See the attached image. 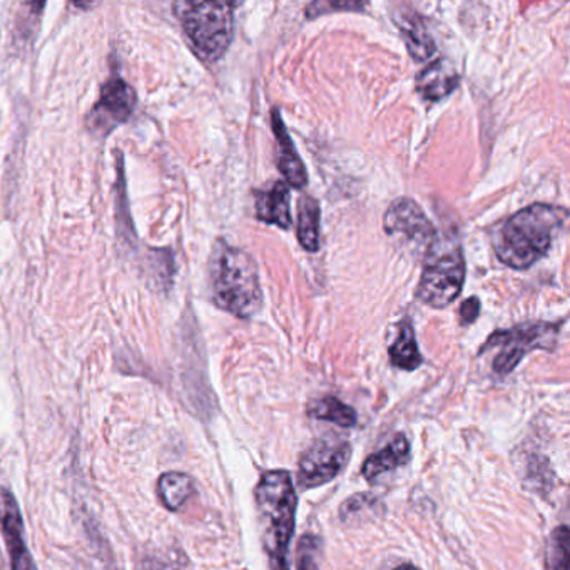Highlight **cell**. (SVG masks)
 I'll return each mask as SVG.
<instances>
[{"label": "cell", "instance_id": "6da1fadb", "mask_svg": "<svg viewBox=\"0 0 570 570\" xmlns=\"http://www.w3.org/2000/svg\"><path fill=\"white\" fill-rule=\"evenodd\" d=\"M566 219L562 206L535 203L520 209L493 233L497 258L513 269L530 268L549 253L553 235Z\"/></svg>", "mask_w": 570, "mask_h": 570}, {"label": "cell", "instance_id": "7a4b0ae2", "mask_svg": "<svg viewBox=\"0 0 570 570\" xmlns=\"http://www.w3.org/2000/svg\"><path fill=\"white\" fill-rule=\"evenodd\" d=\"M256 517L269 570L289 569V547L296 525V497L292 473L269 470L255 489Z\"/></svg>", "mask_w": 570, "mask_h": 570}, {"label": "cell", "instance_id": "3957f363", "mask_svg": "<svg viewBox=\"0 0 570 570\" xmlns=\"http://www.w3.org/2000/svg\"><path fill=\"white\" fill-rule=\"evenodd\" d=\"M213 299L238 318H252L263 305L258 266L252 255L218 239L209 262Z\"/></svg>", "mask_w": 570, "mask_h": 570}, {"label": "cell", "instance_id": "277c9868", "mask_svg": "<svg viewBox=\"0 0 570 570\" xmlns=\"http://www.w3.org/2000/svg\"><path fill=\"white\" fill-rule=\"evenodd\" d=\"M173 9L199 59L212 65L226 55L235 36V4L176 2Z\"/></svg>", "mask_w": 570, "mask_h": 570}, {"label": "cell", "instance_id": "5b68a950", "mask_svg": "<svg viewBox=\"0 0 570 570\" xmlns=\"http://www.w3.org/2000/svg\"><path fill=\"white\" fill-rule=\"evenodd\" d=\"M465 279V259L459 243L440 248L433 245L426 255L416 296L432 308H445L459 298Z\"/></svg>", "mask_w": 570, "mask_h": 570}, {"label": "cell", "instance_id": "8992f818", "mask_svg": "<svg viewBox=\"0 0 570 570\" xmlns=\"http://www.w3.org/2000/svg\"><path fill=\"white\" fill-rule=\"evenodd\" d=\"M560 325L552 323H535V325L517 326L507 332H497L490 336L483 350L500 348L493 360V372L509 375L517 368L523 356L533 350H552L559 336Z\"/></svg>", "mask_w": 570, "mask_h": 570}, {"label": "cell", "instance_id": "52a82bcc", "mask_svg": "<svg viewBox=\"0 0 570 570\" xmlns=\"http://www.w3.org/2000/svg\"><path fill=\"white\" fill-rule=\"evenodd\" d=\"M352 456V445L336 436H325L313 442L302 453L298 462V487L302 490L318 489L332 482L345 469Z\"/></svg>", "mask_w": 570, "mask_h": 570}, {"label": "cell", "instance_id": "ba28073f", "mask_svg": "<svg viewBox=\"0 0 570 570\" xmlns=\"http://www.w3.org/2000/svg\"><path fill=\"white\" fill-rule=\"evenodd\" d=\"M383 228L386 235L399 242L410 243L413 252H423L425 255H429L436 243V232L432 222L413 199H395L383 219Z\"/></svg>", "mask_w": 570, "mask_h": 570}, {"label": "cell", "instance_id": "9c48e42d", "mask_svg": "<svg viewBox=\"0 0 570 570\" xmlns=\"http://www.w3.org/2000/svg\"><path fill=\"white\" fill-rule=\"evenodd\" d=\"M135 89L122 78H111L101 89V98L89 112L86 122L95 135L108 136L112 129L131 118L136 108Z\"/></svg>", "mask_w": 570, "mask_h": 570}, {"label": "cell", "instance_id": "30bf717a", "mask_svg": "<svg viewBox=\"0 0 570 570\" xmlns=\"http://www.w3.org/2000/svg\"><path fill=\"white\" fill-rule=\"evenodd\" d=\"M0 532L6 540L12 570H36L35 559L26 542L24 520L18 499L11 490H0Z\"/></svg>", "mask_w": 570, "mask_h": 570}, {"label": "cell", "instance_id": "8fae6325", "mask_svg": "<svg viewBox=\"0 0 570 570\" xmlns=\"http://www.w3.org/2000/svg\"><path fill=\"white\" fill-rule=\"evenodd\" d=\"M272 126L276 142H278V169L285 176L286 185L293 186L295 189L305 188L308 185L305 165L296 153L278 109H273Z\"/></svg>", "mask_w": 570, "mask_h": 570}, {"label": "cell", "instance_id": "7c38bea8", "mask_svg": "<svg viewBox=\"0 0 570 570\" xmlns=\"http://www.w3.org/2000/svg\"><path fill=\"white\" fill-rule=\"evenodd\" d=\"M459 82L460 76L452 62L446 59H436L420 72L416 78V89L426 101H440L452 95Z\"/></svg>", "mask_w": 570, "mask_h": 570}, {"label": "cell", "instance_id": "4fadbf2b", "mask_svg": "<svg viewBox=\"0 0 570 570\" xmlns=\"http://www.w3.org/2000/svg\"><path fill=\"white\" fill-rule=\"evenodd\" d=\"M256 198V216L259 222L276 225L282 229L292 228L289 186L285 181H276L268 191L258 193Z\"/></svg>", "mask_w": 570, "mask_h": 570}, {"label": "cell", "instance_id": "5bb4252c", "mask_svg": "<svg viewBox=\"0 0 570 570\" xmlns=\"http://www.w3.org/2000/svg\"><path fill=\"white\" fill-rule=\"evenodd\" d=\"M399 14L395 21L396 24H399L403 39H405L410 56H412L416 62L429 61V59L435 55L436 48L429 29H426L425 22H423V19L420 18L416 12H405V14L399 12Z\"/></svg>", "mask_w": 570, "mask_h": 570}, {"label": "cell", "instance_id": "9a60e30c", "mask_svg": "<svg viewBox=\"0 0 570 570\" xmlns=\"http://www.w3.org/2000/svg\"><path fill=\"white\" fill-rule=\"evenodd\" d=\"M410 459V443L405 435H396L390 440L389 445L380 452L373 453L365 460L362 466L363 476L366 480L379 479L380 475L392 472L399 466L405 465Z\"/></svg>", "mask_w": 570, "mask_h": 570}, {"label": "cell", "instance_id": "2e32d148", "mask_svg": "<svg viewBox=\"0 0 570 570\" xmlns=\"http://www.w3.org/2000/svg\"><path fill=\"white\" fill-rule=\"evenodd\" d=\"M390 360L396 368L406 370V372H413L422 365L423 356L420 353L419 343H416L415 332H413L410 320H403L400 323L399 336H396L395 343L390 346Z\"/></svg>", "mask_w": 570, "mask_h": 570}, {"label": "cell", "instance_id": "e0dca14e", "mask_svg": "<svg viewBox=\"0 0 570 570\" xmlns=\"http://www.w3.org/2000/svg\"><path fill=\"white\" fill-rule=\"evenodd\" d=\"M195 493V482L186 473L169 472L158 480V495L166 509L176 512Z\"/></svg>", "mask_w": 570, "mask_h": 570}, {"label": "cell", "instance_id": "ac0fdd59", "mask_svg": "<svg viewBox=\"0 0 570 570\" xmlns=\"http://www.w3.org/2000/svg\"><path fill=\"white\" fill-rule=\"evenodd\" d=\"M298 233L299 245L309 253L320 249V205L312 196H303L298 203Z\"/></svg>", "mask_w": 570, "mask_h": 570}, {"label": "cell", "instance_id": "d6986e66", "mask_svg": "<svg viewBox=\"0 0 570 570\" xmlns=\"http://www.w3.org/2000/svg\"><path fill=\"white\" fill-rule=\"evenodd\" d=\"M308 415L312 419L323 420V422L336 423L343 429H352L358 420L355 410L345 405L342 400L335 399V396H325V399L313 402L309 405Z\"/></svg>", "mask_w": 570, "mask_h": 570}, {"label": "cell", "instance_id": "ffe728a7", "mask_svg": "<svg viewBox=\"0 0 570 570\" xmlns=\"http://www.w3.org/2000/svg\"><path fill=\"white\" fill-rule=\"evenodd\" d=\"M569 529L567 525H560L553 530L550 537L549 557H547V566L549 570H569Z\"/></svg>", "mask_w": 570, "mask_h": 570}, {"label": "cell", "instance_id": "44dd1931", "mask_svg": "<svg viewBox=\"0 0 570 570\" xmlns=\"http://www.w3.org/2000/svg\"><path fill=\"white\" fill-rule=\"evenodd\" d=\"M527 485L530 490H535L540 495L552 490L553 472L550 470L549 460L543 456H533L529 463V473H527Z\"/></svg>", "mask_w": 570, "mask_h": 570}, {"label": "cell", "instance_id": "7402d4cb", "mask_svg": "<svg viewBox=\"0 0 570 570\" xmlns=\"http://www.w3.org/2000/svg\"><path fill=\"white\" fill-rule=\"evenodd\" d=\"M320 540L315 535H305L296 552L298 570H318Z\"/></svg>", "mask_w": 570, "mask_h": 570}, {"label": "cell", "instance_id": "603a6c76", "mask_svg": "<svg viewBox=\"0 0 570 570\" xmlns=\"http://www.w3.org/2000/svg\"><path fill=\"white\" fill-rule=\"evenodd\" d=\"M480 315V302L479 298H469L463 302L462 308H460V322L462 325H470L475 322L476 316Z\"/></svg>", "mask_w": 570, "mask_h": 570}, {"label": "cell", "instance_id": "cb8c5ba5", "mask_svg": "<svg viewBox=\"0 0 570 570\" xmlns=\"http://www.w3.org/2000/svg\"><path fill=\"white\" fill-rule=\"evenodd\" d=\"M395 570H420L419 567L412 566V563H402V566L396 567Z\"/></svg>", "mask_w": 570, "mask_h": 570}]
</instances>
